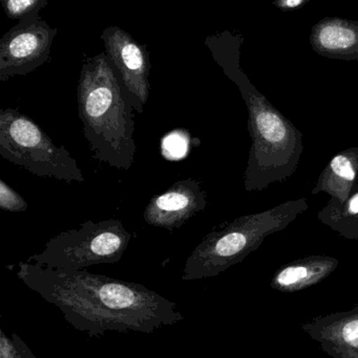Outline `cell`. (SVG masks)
Instances as JSON below:
<instances>
[{"label":"cell","instance_id":"obj_16","mask_svg":"<svg viewBox=\"0 0 358 358\" xmlns=\"http://www.w3.org/2000/svg\"><path fill=\"white\" fill-rule=\"evenodd\" d=\"M340 342L349 346V348L358 350V317H352L343 324L340 327Z\"/></svg>","mask_w":358,"mask_h":358},{"label":"cell","instance_id":"obj_18","mask_svg":"<svg viewBox=\"0 0 358 358\" xmlns=\"http://www.w3.org/2000/svg\"><path fill=\"white\" fill-rule=\"evenodd\" d=\"M306 1L308 0H275V4L281 10H289L300 8Z\"/></svg>","mask_w":358,"mask_h":358},{"label":"cell","instance_id":"obj_11","mask_svg":"<svg viewBox=\"0 0 358 358\" xmlns=\"http://www.w3.org/2000/svg\"><path fill=\"white\" fill-rule=\"evenodd\" d=\"M358 147L346 149L332 157L319 176L311 194L326 193L343 203L357 185Z\"/></svg>","mask_w":358,"mask_h":358},{"label":"cell","instance_id":"obj_5","mask_svg":"<svg viewBox=\"0 0 358 358\" xmlns=\"http://www.w3.org/2000/svg\"><path fill=\"white\" fill-rule=\"evenodd\" d=\"M0 155L39 178L84 182L77 161L18 109L0 110Z\"/></svg>","mask_w":358,"mask_h":358},{"label":"cell","instance_id":"obj_15","mask_svg":"<svg viewBox=\"0 0 358 358\" xmlns=\"http://www.w3.org/2000/svg\"><path fill=\"white\" fill-rule=\"evenodd\" d=\"M0 208L8 213H25L27 210V202L25 198L13 189L4 179L0 180Z\"/></svg>","mask_w":358,"mask_h":358},{"label":"cell","instance_id":"obj_4","mask_svg":"<svg viewBox=\"0 0 358 358\" xmlns=\"http://www.w3.org/2000/svg\"><path fill=\"white\" fill-rule=\"evenodd\" d=\"M308 206L306 198L289 200L265 212L239 217L221 231H212L185 262L183 281L216 277L242 262L268 236L285 229Z\"/></svg>","mask_w":358,"mask_h":358},{"label":"cell","instance_id":"obj_7","mask_svg":"<svg viewBox=\"0 0 358 358\" xmlns=\"http://www.w3.org/2000/svg\"><path fill=\"white\" fill-rule=\"evenodd\" d=\"M206 204V192L202 183L193 178L181 179L151 198L143 218L151 227L174 231L203 210Z\"/></svg>","mask_w":358,"mask_h":358},{"label":"cell","instance_id":"obj_3","mask_svg":"<svg viewBox=\"0 0 358 358\" xmlns=\"http://www.w3.org/2000/svg\"><path fill=\"white\" fill-rule=\"evenodd\" d=\"M237 84L247 105L252 141L244 185L246 191H262L296 171L303 153V134L249 81Z\"/></svg>","mask_w":358,"mask_h":358},{"label":"cell","instance_id":"obj_13","mask_svg":"<svg viewBox=\"0 0 358 358\" xmlns=\"http://www.w3.org/2000/svg\"><path fill=\"white\" fill-rule=\"evenodd\" d=\"M317 218L345 239L358 240V185L343 203L331 198Z\"/></svg>","mask_w":358,"mask_h":358},{"label":"cell","instance_id":"obj_6","mask_svg":"<svg viewBox=\"0 0 358 358\" xmlns=\"http://www.w3.org/2000/svg\"><path fill=\"white\" fill-rule=\"evenodd\" d=\"M132 234L118 219L85 221L77 229L50 238L40 254L27 262L63 271H82L92 265L113 264L121 260Z\"/></svg>","mask_w":358,"mask_h":358},{"label":"cell","instance_id":"obj_8","mask_svg":"<svg viewBox=\"0 0 358 358\" xmlns=\"http://www.w3.org/2000/svg\"><path fill=\"white\" fill-rule=\"evenodd\" d=\"M106 48L135 110L143 113L151 92L149 64L144 52L120 29L107 33Z\"/></svg>","mask_w":358,"mask_h":358},{"label":"cell","instance_id":"obj_2","mask_svg":"<svg viewBox=\"0 0 358 358\" xmlns=\"http://www.w3.org/2000/svg\"><path fill=\"white\" fill-rule=\"evenodd\" d=\"M78 113L95 159L128 171L136 159L134 106L104 56L83 65L77 90Z\"/></svg>","mask_w":358,"mask_h":358},{"label":"cell","instance_id":"obj_14","mask_svg":"<svg viewBox=\"0 0 358 358\" xmlns=\"http://www.w3.org/2000/svg\"><path fill=\"white\" fill-rule=\"evenodd\" d=\"M0 358H37L17 334L8 338L0 330Z\"/></svg>","mask_w":358,"mask_h":358},{"label":"cell","instance_id":"obj_12","mask_svg":"<svg viewBox=\"0 0 358 358\" xmlns=\"http://www.w3.org/2000/svg\"><path fill=\"white\" fill-rule=\"evenodd\" d=\"M338 265V259L332 257L309 256L280 269L273 279V286L282 292L302 289L325 279Z\"/></svg>","mask_w":358,"mask_h":358},{"label":"cell","instance_id":"obj_17","mask_svg":"<svg viewBox=\"0 0 358 358\" xmlns=\"http://www.w3.org/2000/svg\"><path fill=\"white\" fill-rule=\"evenodd\" d=\"M38 0H6V8L13 16H18L35 6Z\"/></svg>","mask_w":358,"mask_h":358},{"label":"cell","instance_id":"obj_1","mask_svg":"<svg viewBox=\"0 0 358 358\" xmlns=\"http://www.w3.org/2000/svg\"><path fill=\"white\" fill-rule=\"evenodd\" d=\"M17 277L62 311L67 323L88 336L106 331L151 334L183 321L176 303L145 287L82 271L19 262Z\"/></svg>","mask_w":358,"mask_h":358},{"label":"cell","instance_id":"obj_10","mask_svg":"<svg viewBox=\"0 0 358 358\" xmlns=\"http://www.w3.org/2000/svg\"><path fill=\"white\" fill-rule=\"evenodd\" d=\"M48 43V34L41 29H27L11 38L1 52V79L23 73L41 61Z\"/></svg>","mask_w":358,"mask_h":358},{"label":"cell","instance_id":"obj_9","mask_svg":"<svg viewBox=\"0 0 358 358\" xmlns=\"http://www.w3.org/2000/svg\"><path fill=\"white\" fill-rule=\"evenodd\" d=\"M310 43L326 58L358 60V21L327 17L313 27Z\"/></svg>","mask_w":358,"mask_h":358}]
</instances>
